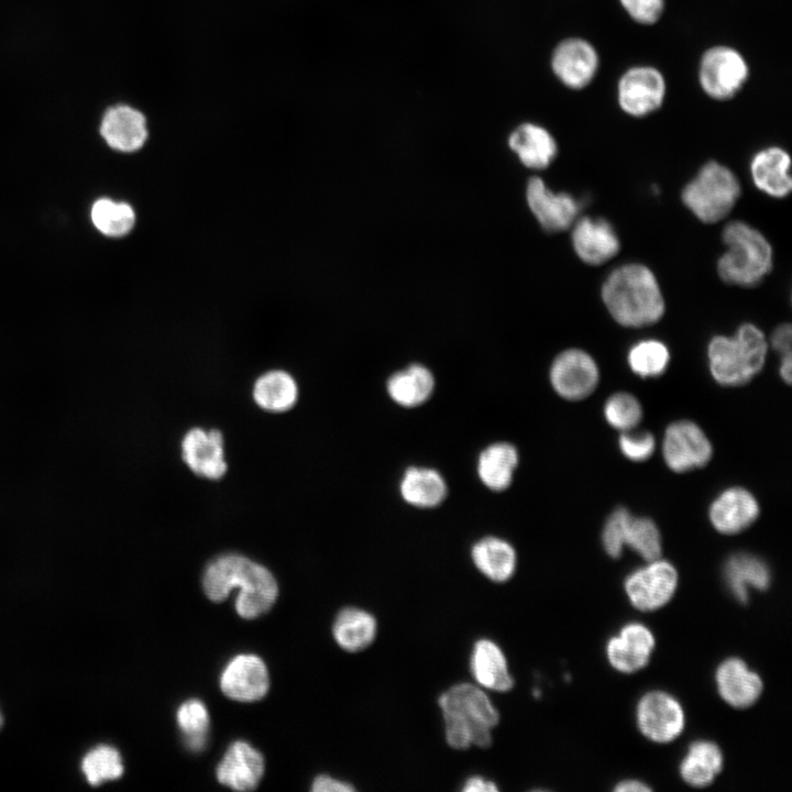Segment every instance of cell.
<instances>
[{
	"label": "cell",
	"instance_id": "obj_1",
	"mask_svg": "<svg viewBox=\"0 0 792 792\" xmlns=\"http://www.w3.org/2000/svg\"><path fill=\"white\" fill-rule=\"evenodd\" d=\"M202 586L212 602L224 601L240 588L235 600L238 614L245 619L266 613L277 597L278 587L272 573L263 565L240 554H223L205 569Z\"/></svg>",
	"mask_w": 792,
	"mask_h": 792
},
{
	"label": "cell",
	"instance_id": "obj_2",
	"mask_svg": "<svg viewBox=\"0 0 792 792\" xmlns=\"http://www.w3.org/2000/svg\"><path fill=\"white\" fill-rule=\"evenodd\" d=\"M602 299L609 315L623 327L641 328L658 322L664 299L652 271L638 263L618 266L602 286Z\"/></svg>",
	"mask_w": 792,
	"mask_h": 792
},
{
	"label": "cell",
	"instance_id": "obj_3",
	"mask_svg": "<svg viewBox=\"0 0 792 792\" xmlns=\"http://www.w3.org/2000/svg\"><path fill=\"white\" fill-rule=\"evenodd\" d=\"M444 719L447 743L454 749L471 745L487 748L492 744V729L499 722L498 711L477 686L460 683L439 696Z\"/></svg>",
	"mask_w": 792,
	"mask_h": 792
},
{
	"label": "cell",
	"instance_id": "obj_4",
	"mask_svg": "<svg viewBox=\"0 0 792 792\" xmlns=\"http://www.w3.org/2000/svg\"><path fill=\"white\" fill-rule=\"evenodd\" d=\"M767 350L762 331L752 323H744L733 337L712 338L707 346L710 372L721 385H745L763 367Z\"/></svg>",
	"mask_w": 792,
	"mask_h": 792
},
{
	"label": "cell",
	"instance_id": "obj_5",
	"mask_svg": "<svg viewBox=\"0 0 792 792\" xmlns=\"http://www.w3.org/2000/svg\"><path fill=\"white\" fill-rule=\"evenodd\" d=\"M722 239L727 250L717 262V273L725 283L752 287L771 271L772 248L757 229L733 221L724 228Z\"/></svg>",
	"mask_w": 792,
	"mask_h": 792
},
{
	"label": "cell",
	"instance_id": "obj_6",
	"mask_svg": "<svg viewBox=\"0 0 792 792\" xmlns=\"http://www.w3.org/2000/svg\"><path fill=\"white\" fill-rule=\"evenodd\" d=\"M740 184L726 166L711 161L684 186L682 201L702 222L724 219L740 196Z\"/></svg>",
	"mask_w": 792,
	"mask_h": 792
},
{
	"label": "cell",
	"instance_id": "obj_7",
	"mask_svg": "<svg viewBox=\"0 0 792 792\" xmlns=\"http://www.w3.org/2000/svg\"><path fill=\"white\" fill-rule=\"evenodd\" d=\"M749 77V66L743 54L728 45L706 50L698 65V82L712 99L728 100L735 97Z\"/></svg>",
	"mask_w": 792,
	"mask_h": 792
},
{
	"label": "cell",
	"instance_id": "obj_8",
	"mask_svg": "<svg viewBox=\"0 0 792 792\" xmlns=\"http://www.w3.org/2000/svg\"><path fill=\"white\" fill-rule=\"evenodd\" d=\"M662 454L670 470L683 473L706 465L712 458L713 448L705 432L695 422L679 420L666 429Z\"/></svg>",
	"mask_w": 792,
	"mask_h": 792
},
{
	"label": "cell",
	"instance_id": "obj_9",
	"mask_svg": "<svg viewBox=\"0 0 792 792\" xmlns=\"http://www.w3.org/2000/svg\"><path fill=\"white\" fill-rule=\"evenodd\" d=\"M666 91V80L659 69L646 65L634 66L618 80L617 101L625 113L641 118L662 106Z\"/></svg>",
	"mask_w": 792,
	"mask_h": 792
},
{
	"label": "cell",
	"instance_id": "obj_10",
	"mask_svg": "<svg viewBox=\"0 0 792 792\" xmlns=\"http://www.w3.org/2000/svg\"><path fill=\"white\" fill-rule=\"evenodd\" d=\"M549 377L559 396L568 400H580L595 389L600 372L595 360L587 352L568 349L553 360Z\"/></svg>",
	"mask_w": 792,
	"mask_h": 792
},
{
	"label": "cell",
	"instance_id": "obj_11",
	"mask_svg": "<svg viewBox=\"0 0 792 792\" xmlns=\"http://www.w3.org/2000/svg\"><path fill=\"white\" fill-rule=\"evenodd\" d=\"M678 585L675 568L668 561L656 559L634 571L625 581V590L631 604L645 612L666 605Z\"/></svg>",
	"mask_w": 792,
	"mask_h": 792
},
{
	"label": "cell",
	"instance_id": "obj_12",
	"mask_svg": "<svg viewBox=\"0 0 792 792\" xmlns=\"http://www.w3.org/2000/svg\"><path fill=\"white\" fill-rule=\"evenodd\" d=\"M600 66L596 48L586 40L570 37L560 42L551 57L556 77L568 88L583 89L595 78Z\"/></svg>",
	"mask_w": 792,
	"mask_h": 792
},
{
	"label": "cell",
	"instance_id": "obj_13",
	"mask_svg": "<svg viewBox=\"0 0 792 792\" xmlns=\"http://www.w3.org/2000/svg\"><path fill=\"white\" fill-rule=\"evenodd\" d=\"M637 723L647 738L657 743H668L683 730L684 713L673 696L654 691L644 695L639 701Z\"/></svg>",
	"mask_w": 792,
	"mask_h": 792
},
{
	"label": "cell",
	"instance_id": "obj_14",
	"mask_svg": "<svg viewBox=\"0 0 792 792\" xmlns=\"http://www.w3.org/2000/svg\"><path fill=\"white\" fill-rule=\"evenodd\" d=\"M526 199L540 226L549 232L570 228L575 222L581 207L573 196L551 190L539 177L528 180Z\"/></svg>",
	"mask_w": 792,
	"mask_h": 792
},
{
	"label": "cell",
	"instance_id": "obj_15",
	"mask_svg": "<svg viewBox=\"0 0 792 792\" xmlns=\"http://www.w3.org/2000/svg\"><path fill=\"white\" fill-rule=\"evenodd\" d=\"M220 686L222 692L234 701H258L267 693L268 672L257 656L239 654L231 659L223 669Z\"/></svg>",
	"mask_w": 792,
	"mask_h": 792
},
{
	"label": "cell",
	"instance_id": "obj_16",
	"mask_svg": "<svg viewBox=\"0 0 792 792\" xmlns=\"http://www.w3.org/2000/svg\"><path fill=\"white\" fill-rule=\"evenodd\" d=\"M759 504L746 488L734 486L723 491L711 504L708 518L724 535H735L751 526L759 516Z\"/></svg>",
	"mask_w": 792,
	"mask_h": 792
},
{
	"label": "cell",
	"instance_id": "obj_17",
	"mask_svg": "<svg viewBox=\"0 0 792 792\" xmlns=\"http://www.w3.org/2000/svg\"><path fill=\"white\" fill-rule=\"evenodd\" d=\"M573 224L572 245L576 255L584 263L601 265L619 251L618 235L607 220L583 217L575 220Z\"/></svg>",
	"mask_w": 792,
	"mask_h": 792
},
{
	"label": "cell",
	"instance_id": "obj_18",
	"mask_svg": "<svg viewBox=\"0 0 792 792\" xmlns=\"http://www.w3.org/2000/svg\"><path fill=\"white\" fill-rule=\"evenodd\" d=\"M182 453L188 468L199 476L217 480L227 471L219 430L190 429L182 441Z\"/></svg>",
	"mask_w": 792,
	"mask_h": 792
},
{
	"label": "cell",
	"instance_id": "obj_19",
	"mask_svg": "<svg viewBox=\"0 0 792 792\" xmlns=\"http://www.w3.org/2000/svg\"><path fill=\"white\" fill-rule=\"evenodd\" d=\"M100 134L106 143L120 152L140 150L147 140L148 130L144 114L128 105L109 108L100 123Z\"/></svg>",
	"mask_w": 792,
	"mask_h": 792
},
{
	"label": "cell",
	"instance_id": "obj_20",
	"mask_svg": "<svg viewBox=\"0 0 792 792\" xmlns=\"http://www.w3.org/2000/svg\"><path fill=\"white\" fill-rule=\"evenodd\" d=\"M263 773V756L243 740L231 744L216 772L221 784L238 791L254 790Z\"/></svg>",
	"mask_w": 792,
	"mask_h": 792
},
{
	"label": "cell",
	"instance_id": "obj_21",
	"mask_svg": "<svg viewBox=\"0 0 792 792\" xmlns=\"http://www.w3.org/2000/svg\"><path fill=\"white\" fill-rule=\"evenodd\" d=\"M654 647L652 632L642 624L631 623L607 644L609 663L618 671L631 673L642 669Z\"/></svg>",
	"mask_w": 792,
	"mask_h": 792
},
{
	"label": "cell",
	"instance_id": "obj_22",
	"mask_svg": "<svg viewBox=\"0 0 792 792\" xmlns=\"http://www.w3.org/2000/svg\"><path fill=\"white\" fill-rule=\"evenodd\" d=\"M791 158L787 151L770 146L757 152L750 162L756 187L773 198H784L792 189Z\"/></svg>",
	"mask_w": 792,
	"mask_h": 792
},
{
	"label": "cell",
	"instance_id": "obj_23",
	"mask_svg": "<svg viewBox=\"0 0 792 792\" xmlns=\"http://www.w3.org/2000/svg\"><path fill=\"white\" fill-rule=\"evenodd\" d=\"M716 684L723 700L738 708L752 705L762 691L759 675L737 658L727 659L718 667Z\"/></svg>",
	"mask_w": 792,
	"mask_h": 792
},
{
	"label": "cell",
	"instance_id": "obj_24",
	"mask_svg": "<svg viewBox=\"0 0 792 792\" xmlns=\"http://www.w3.org/2000/svg\"><path fill=\"white\" fill-rule=\"evenodd\" d=\"M508 145L521 164L532 169L548 167L558 152L557 142L551 133L535 123L518 125L510 133Z\"/></svg>",
	"mask_w": 792,
	"mask_h": 792
},
{
	"label": "cell",
	"instance_id": "obj_25",
	"mask_svg": "<svg viewBox=\"0 0 792 792\" xmlns=\"http://www.w3.org/2000/svg\"><path fill=\"white\" fill-rule=\"evenodd\" d=\"M471 671L476 682L486 689L506 692L514 686L505 656L491 640L481 639L475 642L471 656Z\"/></svg>",
	"mask_w": 792,
	"mask_h": 792
},
{
	"label": "cell",
	"instance_id": "obj_26",
	"mask_svg": "<svg viewBox=\"0 0 792 792\" xmlns=\"http://www.w3.org/2000/svg\"><path fill=\"white\" fill-rule=\"evenodd\" d=\"M517 449L508 442H495L486 447L477 459V474L491 491L502 492L512 484L518 465Z\"/></svg>",
	"mask_w": 792,
	"mask_h": 792
},
{
	"label": "cell",
	"instance_id": "obj_27",
	"mask_svg": "<svg viewBox=\"0 0 792 792\" xmlns=\"http://www.w3.org/2000/svg\"><path fill=\"white\" fill-rule=\"evenodd\" d=\"M724 576L734 596L743 603L748 600L749 588L762 591L770 583V571L766 562L748 553L729 557L724 566Z\"/></svg>",
	"mask_w": 792,
	"mask_h": 792
},
{
	"label": "cell",
	"instance_id": "obj_28",
	"mask_svg": "<svg viewBox=\"0 0 792 792\" xmlns=\"http://www.w3.org/2000/svg\"><path fill=\"white\" fill-rule=\"evenodd\" d=\"M404 501L415 507L432 508L440 505L448 493L442 475L430 468H408L399 484Z\"/></svg>",
	"mask_w": 792,
	"mask_h": 792
},
{
	"label": "cell",
	"instance_id": "obj_29",
	"mask_svg": "<svg viewBox=\"0 0 792 792\" xmlns=\"http://www.w3.org/2000/svg\"><path fill=\"white\" fill-rule=\"evenodd\" d=\"M435 378L429 369L414 363L395 372L386 383L389 397L403 407L424 404L432 394Z\"/></svg>",
	"mask_w": 792,
	"mask_h": 792
},
{
	"label": "cell",
	"instance_id": "obj_30",
	"mask_svg": "<svg viewBox=\"0 0 792 792\" xmlns=\"http://www.w3.org/2000/svg\"><path fill=\"white\" fill-rule=\"evenodd\" d=\"M471 557L477 570L494 582L509 580L516 568V552L513 546L493 536L475 542Z\"/></svg>",
	"mask_w": 792,
	"mask_h": 792
},
{
	"label": "cell",
	"instance_id": "obj_31",
	"mask_svg": "<svg viewBox=\"0 0 792 792\" xmlns=\"http://www.w3.org/2000/svg\"><path fill=\"white\" fill-rule=\"evenodd\" d=\"M377 631L376 619L370 613L346 607L340 610L333 624V637L344 650L356 652L369 647Z\"/></svg>",
	"mask_w": 792,
	"mask_h": 792
},
{
	"label": "cell",
	"instance_id": "obj_32",
	"mask_svg": "<svg viewBox=\"0 0 792 792\" xmlns=\"http://www.w3.org/2000/svg\"><path fill=\"white\" fill-rule=\"evenodd\" d=\"M723 767V755L712 741H694L680 766L683 780L693 787L701 788L713 782Z\"/></svg>",
	"mask_w": 792,
	"mask_h": 792
},
{
	"label": "cell",
	"instance_id": "obj_33",
	"mask_svg": "<svg viewBox=\"0 0 792 792\" xmlns=\"http://www.w3.org/2000/svg\"><path fill=\"white\" fill-rule=\"evenodd\" d=\"M295 380L284 371H270L260 376L253 387V398L263 409L274 413L288 410L297 400Z\"/></svg>",
	"mask_w": 792,
	"mask_h": 792
},
{
	"label": "cell",
	"instance_id": "obj_34",
	"mask_svg": "<svg viewBox=\"0 0 792 792\" xmlns=\"http://www.w3.org/2000/svg\"><path fill=\"white\" fill-rule=\"evenodd\" d=\"M623 540L624 546H628L647 561L660 558L661 536L650 518L636 517L628 512L623 524Z\"/></svg>",
	"mask_w": 792,
	"mask_h": 792
},
{
	"label": "cell",
	"instance_id": "obj_35",
	"mask_svg": "<svg viewBox=\"0 0 792 792\" xmlns=\"http://www.w3.org/2000/svg\"><path fill=\"white\" fill-rule=\"evenodd\" d=\"M91 220L105 235L120 238L128 234L134 227L135 213L127 202L109 198L98 199L91 207Z\"/></svg>",
	"mask_w": 792,
	"mask_h": 792
},
{
	"label": "cell",
	"instance_id": "obj_36",
	"mask_svg": "<svg viewBox=\"0 0 792 792\" xmlns=\"http://www.w3.org/2000/svg\"><path fill=\"white\" fill-rule=\"evenodd\" d=\"M670 352L668 346L654 339L641 340L628 351L627 362L630 370L642 378L660 376L668 367Z\"/></svg>",
	"mask_w": 792,
	"mask_h": 792
},
{
	"label": "cell",
	"instance_id": "obj_37",
	"mask_svg": "<svg viewBox=\"0 0 792 792\" xmlns=\"http://www.w3.org/2000/svg\"><path fill=\"white\" fill-rule=\"evenodd\" d=\"M81 771L92 785L119 779L123 773L122 757L111 746H98L84 757Z\"/></svg>",
	"mask_w": 792,
	"mask_h": 792
},
{
	"label": "cell",
	"instance_id": "obj_38",
	"mask_svg": "<svg viewBox=\"0 0 792 792\" xmlns=\"http://www.w3.org/2000/svg\"><path fill=\"white\" fill-rule=\"evenodd\" d=\"M176 719L187 747L194 751L204 748L210 725L205 704L196 698L184 702L177 710Z\"/></svg>",
	"mask_w": 792,
	"mask_h": 792
},
{
	"label": "cell",
	"instance_id": "obj_39",
	"mask_svg": "<svg viewBox=\"0 0 792 792\" xmlns=\"http://www.w3.org/2000/svg\"><path fill=\"white\" fill-rule=\"evenodd\" d=\"M603 413L608 425L622 432L632 430L642 418L639 400L625 392L612 395L606 400Z\"/></svg>",
	"mask_w": 792,
	"mask_h": 792
},
{
	"label": "cell",
	"instance_id": "obj_40",
	"mask_svg": "<svg viewBox=\"0 0 792 792\" xmlns=\"http://www.w3.org/2000/svg\"><path fill=\"white\" fill-rule=\"evenodd\" d=\"M618 446L624 457L635 462H641L652 455L656 440L650 432L629 430L620 435Z\"/></svg>",
	"mask_w": 792,
	"mask_h": 792
},
{
	"label": "cell",
	"instance_id": "obj_41",
	"mask_svg": "<svg viewBox=\"0 0 792 792\" xmlns=\"http://www.w3.org/2000/svg\"><path fill=\"white\" fill-rule=\"evenodd\" d=\"M627 513L628 510L624 507L616 508L604 525L602 543L606 553L612 558H618L623 552V524Z\"/></svg>",
	"mask_w": 792,
	"mask_h": 792
},
{
	"label": "cell",
	"instance_id": "obj_42",
	"mask_svg": "<svg viewBox=\"0 0 792 792\" xmlns=\"http://www.w3.org/2000/svg\"><path fill=\"white\" fill-rule=\"evenodd\" d=\"M666 0H619L623 9L637 23L651 25L658 22Z\"/></svg>",
	"mask_w": 792,
	"mask_h": 792
},
{
	"label": "cell",
	"instance_id": "obj_43",
	"mask_svg": "<svg viewBox=\"0 0 792 792\" xmlns=\"http://www.w3.org/2000/svg\"><path fill=\"white\" fill-rule=\"evenodd\" d=\"M791 336L792 331L789 323L777 327L771 336V345L781 356L791 354Z\"/></svg>",
	"mask_w": 792,
	"mask_h": 792
},
{
	"label": "cell",
	"instance_id": "obj_44",
	"mask_svg": "<svg viewBox=\"0 0 792 792\" xmlns=\"http://www.w3.org/2000/svg\"><path fill=\"white\" fill-rule=\"evenodd\" d=\"M311 790L315 792H350L354 791V788L348 782L323 774L315 779Z\"/></svg>",
	"mask_w": 792,
	"mask_h": 792
},
{
	"label": "cell",
	"instance_id": "obj_45",
	"mask_svg": "<svg viewBox=\"0 0 792 792\" xmlns=\"http://www.w3.org/2000/svg\"><path fill=\"white\" fill-rule=\"evenodd\" d=\"M462 790L465 792H496L498 789L494 782L474 776L465 781Z\"/></svg>",
	"mask_w": 792,
	"mask_h": 792
},
{
	"label": "cell",
	"instance_id": "obj_46",
	"mask_svg": "<svg viewBox=\"0 0 792 792\" xmlns=\"http://www.w3.org/2000/svg\"><path fill=\"white\" fill-rule=\"evenodd\" d=\"M649 790V787L636 780L623 781L615 788V791L618 792H645Z\"/></svg>",
	"mask_w": 792,
	"mask_h": 792
},
{
	"label": "cell",
	"instance_id": "obj_47",
	"mask_svg": "<svg viewBox=\"0 0 792 792\" xmlns=\"http://www.w3.org/2000/svg\"><path fill=\"white\" fill-rule=\"evenodd\" d=\"M791 370H792V359L791 354L781 356V363L779 367L780 376L781 378L787 382L788 384L791 383Z\"/></svg>",
	"mask_w": 792,
	"mask_h": 792
},
{
	"label": "cell",
	"instance_id": "obj_48",
	"mask_svg": "<svg viewBox=\"0 0 792 792\" xmlns=\"http://www.w3.org/2000/svg\"><path fill=\"white\" fill-rule=\"evenodd\" d=\"M1 723H2V719H1V715H0V726H1Z\"/></svg>",
	"mask_w": 792,
	"mask_h": 792
}]
</instances>
